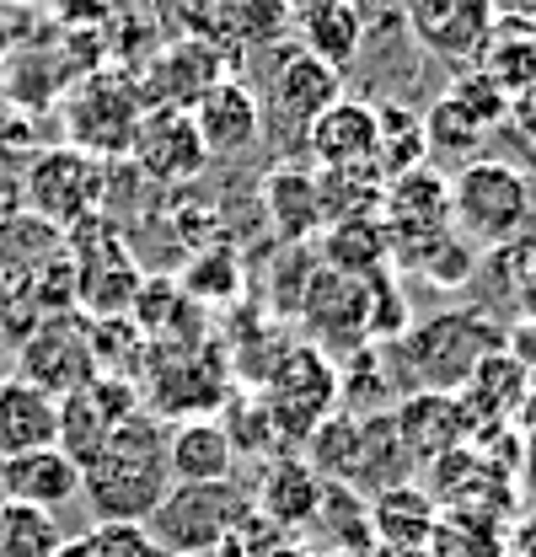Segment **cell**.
I'll list each match as a JSON object with an SVG mask.
<instances>
[{"label": "cell", "instance_id": "obj_36", "mask_svg": "<svg viewBox=\"0 0 536 557\" xmlns=\"http://www.w3.org/2000/svg\"><path fill=\"white\" fill-rule=\"evenodd\" d=\"M504 354H510L526 375H536V317H521L515 327H504Z\"/></svg>", "mask_w": 536, "mask_h": 557}, {"label": "cell", "instance_id": "obj_20", "mask_svg": "<svg viewBox=\"0 0 536 557\" xmlns=\"http://www.w3.org/2000/svg\"><path fill=\"white\" fill-rule=\"evenodd\" d=\"M435 525H440V509H435V498L418 483H398V487L370 493V542L376 547H387V553H424Z\"/></svg>", "mask_w": 536, "mask_h": 557}, {"label": "cell", "instance_id": "obj_35", "mask_svg": "<svg viewBox=\"0 0 536 557\" xmlns=\"http://www.w3.org/2000/svg\"><path fill=\"white\" fill-rule=\"evenodd\" d=\"M418 269L435 278V284H446V289L467 284V274H472V252H467V242H462V236L451 231V236H446V242H440V247H435V252H429V258L418 263Z\"/></svg>", "mask_w": 536, "mask_h": 557}, {"label": "cell", "instance_id": "obj_15", "mask_svg": "<svg viewBox=\"0 0 536 557\" xmlns=\"http://www.w3.org/2000/svg\"><path fill=\"white\" fill-rule=\"evenodd\" d=\"M322 487L328 483L301 456H273L268 472L258 478V487H247V493H253V509L279 536H295V531H312V520L322 509Z\"/></svg>", "mask_w": 536, "mask_h": 557}, {"label": "cell", "instance_id": "obj_38", "mask_svg": "<svg viewBox=\"0 0 536 557\" xmlns=\"http://www.w3.org/2000/svg\"><path fill=\"white\" fill-rule=\"evenodd\" d=\"M360 16H365V33L370 27H402V0H349Z\"/></svg>", "mask_w": 536, "mask_h": 557}, {"label": "cell", "instance_id": "obj_16", "mask_svg": "<svg viewBox=\"0 0 536 557\" xmlns=\"http://www.w3.org/2000/svg\"><path fill=\"white\" fill-rule=\"evenodd\" d=\"M376 102H354V97H338L333 108L306 129V156L322 166V172H338V166H376Z\"/></svg>", "mask_w": 536, "mask_h": 557}, {"label": "cell", "instance_id": "obj_37", "mask_svg": "<svg viewBox=\"0 0 536 557\" xmlns=\"http://www.w3.org/2000/svg\"><path fill=\"white\" fill-rule=\"evenodd\" d=\"M504 553L510 557H536V509L515 515L510 531H504Z\"/></svg>", "mask_w": 536, "mask_h": 557}, {"label": "cell", "instance_id": "obj_1", "mask_svg": "<svg viewBox=\"0 0 536 557\" xmlns=\"http://www.w3.org/2000/svg\"><path fill=\"white\" fill-rule=\"evenodd\" d=\"M167 423L156 413H130L113 440L102 445V456L81 472V498L92 504L97 520L113 525H145L161 498H167Z\"/></svg>", "mask_w": 536, "mask_h": 557}, {"label": "cell", "instance_id": "obj_47", "mask_svg": "<svg viewBox=\"0 0 536 557\" xmlns=\"http://www.w3.org/2000/svg\"><path fill=\"white\" fill-rule=\"evenodd\" d=\"M0 498H5V493H0Z\"/></svg>", "mask_w": 536, "mask_h": 557}, {"label": "cell", "instance_id": "obj_7", "mask_svg": "<svg viewBox=\"0 0 536 557\" xmlns=\"http://www.w3.org/2000/svg\"><path fill=\"white\" fill-rule=\"evenodd\" d=\"M301 327L312 348H322L328 359L333 354H354V348H370V284L360 278L328 274V269H312L306 284H301Z\"/></svg>", "mask_w": 536, "mask_h": 557}, {"label": "cell", "instance_id": "obj_21", "mask_svg": "<svg viewBox=\"0 0 536 557\" xmlns=\"http://www.w3.org/2000/svg\"><path fill=\"white\" fill-rule=\"evenodd\" d=\"M472 70H477L504 102L526 97L536 86V22H526V16H499L494 33L483 38Z\"/></svg>", "mask_w": 536, "mask_h": 557}, {"label": "cell", "instance_id": "obj_29", "mask_svg": "<svg viewBox=\"0 0 536 557\" xmlns=\"http://www.w3.org/2000/svg\"><path fill=\"white\" fill-rule=\"evenodd\" d=\"M312 531L328 536V553H370V498H360L354 487L328 483L322 487V509L312 520Z\"/></svg>", "mask_w": 536, "mask_h": 557}, {"label": "cell", "instance_id": "obj_26", "mask_svg": "<svg viewBox=\"0 0 536 557\" xmlns=\"http://www.w3.org/2000/svg\"><path fill=\"white\" fill-rule=\"evenodd\" d=\"M483 139H488V124L472 113L467 102H456L451 91L440 102H429V113H424V145H429V156L451 161V172L477 161Z\"/></svg>", "mask_w": 536, "mask_h": 557}, {"label": "cell", "instance_id": "obj_25", "mask_svg": "<svg viewBox=\"0 0 536 557\" xmlns=\"http://www.w3.org/2000/svg\"><path fill=\"white\" fill-rule=\"evenodd\" d=\"M317 194H322V225H338V220H381L387 177L376 166H338V172H317Z\"/></svg>", "mask_w": 536, "mask_h": 557}, {"label": "cell", "instance_id": "obj_43", "mask_svg": "<svg viewBox=\"0 0 536 557\" xmlns=\"http://www.w3.org/2000/svg\"><path fill=\"white\" fill-rule=\"evenodd\" d=\"M279 5H284V11H290V22H295V16H306L312 5H322V0H279Z\"/></svg>", "mask_w": 536, "mask_h": 557}, {"label": "cell", "instance_id": "obj_28", "mask_svg": "<svg viewBox=\"0 0 536 557\" xmlns=\"http://www.w3.org/2000/svg\"><path fill=\"white\" fill-rule=\"evenodd\" d=\"M376 124H381V135H376V172H381L387 183L429 161L424 113H413V108H402V102H381V108H376Z\"/></svg>", "mask_w": 536, "mask_h": 557}, {"label": "cell", "instance_id": "obj_19", "mask_svg": "<svg viewBox=\"0 0 536 557\" xmlns=\"http://www.w3.org/2000/svg\"><path fill=\"white\" fill-rule=\"evenodd\" d=\"M167 478L172 483H231L236 450L220 418H178L167 429Z\"/></svg>", "mask_w": 536, "mask_h": 557}, {"label": "cell", "instance_id": "obj_30", "mask_svg": "<svg viewBox=\"0 0 536 557\" xmlns=\"http://www.w3.org/2000/svg\"><path fill=\"white\" fill-rule=\"evenodd\" d=\"M60 547H65L60 515L0 498V557H60Z\"/></svg>", "mask_w": 536, "mask_h": 557}, {"label": "cell", "instance_id": "obj_4", "mask_svg": "<svg viewBox=\"0 0 536 557\" xmlns=\"http://www.w3.org/2000/svg\"><path fill=\"white\" fill-rule=\"evenodd\" d=\"M494 348H504V327L483 311H440L402 333V354L418 375L413 392H462Z\"/></svg>", "mask_w": 536, "mask_h": 557}, {"label": "cell", "instance_id": "obj_31", "mask_svg": "<svg viewBox=\"0 0 536 557\" xmlns=\"http://www.w3.org/2000/svg\"><path fill=\"white\" fill-rule=\"evenodd\" d=\"M178 289L194 300V306H231L242 300V263L231 247H199V258L183 269Z\"/></svg>", "mask_w": 536, "mask_h": 557}, {"label": "cell", "instance_id": "obj_32", "mask_svg": "<svg viewBox=\"0 0 536 557\" xmlns=\"http://www.w3.org/2000/svg\"><path fill=\"white\" fill-rule=\"evenodd\" d=\"M220 429H226V440H231V450L242 456H273V445H284L279 440V423L268 413L264 392H253V397H226V413H220Z\"/></svg>", "mask_w": 536, "mask_h": 557}, {"label": "cell", "instance_id": "obj_14", "mask_svg": "<svg viewBox=\"0 0 536 557\" xmlns=\"http://www.w3.org/2000/svg\"><path fill=\"white\" fill-rule=\"evenodd\" d=\"M188 119H194V129H199L209 156H242L264 135V108H258L253 86L236 81V75H220L199 102L188 108Z\"/></svg>", "mask_w": 536, "mask_h": 557}, {"label": "cell", "instance_id": "obj_27", "mask_svg": "<svg viewBox=\"0 0 536 557\" xmlns=\"http://www.w3.org/2000/svg\"><path fill=\"white\" fill-rule=\"evenodd\" d=\"M215 33L236 49H264V44H284L295 22L279 0H215Z\"/></svg>", "mask_w": 536, "mask_h": 557}, {"label": "cell", "instance_id": "obj_45", "mask_svg": "<svg viewBox=\"0 0 536 557\" xmlns=\"http://www.w3.org/2000/svg\"><path fill=\"white\" fill-rule=\"evenodd\" d=\"M60 557H81V547H75V536H65V547H60Z\"/></svg>", "mask_w": 536, "mask_h": 557}, {"label": "cell", "instance_id": "obj_13", "mask_svg": "<svg viewBox=\"0 0 536 557\" xmlns=\"http://www.w3.org/2000/svg\"><path fill=\"white\" fill-rule=\"evenodd\" d=\"M392 423H398L402 456L413 467H435L440 456L467 445V413H462L456 392H407L392 408Z\"/></svg>", "mask_w": 536, "mask_h": 557}, {"label": "cell", "instance_id": "obj_3", "mask_svg": "<svg viewBox=\"0 0 536 557\" xmlns=\"http://www.w3.org/2000/svg\"><path fill=\"white\" fill-rule=\"evenodd\" d=\"M247 509H253V493L236 478L231 483H172L161 509L145 520V531L167 557H215L231 542Z\"/></svg>", "mask_w": 536, "mask_h": 557}, {"label": "cell", "instance_id": "obj_46", "mask_svg": "<svg viewBox=\"0 0 536 557\" xmlns=\"http://www.w3.org/2000/svg\"><path fill=\"white\" fill-rule=\"evenodd\" d=\"M322 557H360V553H322ZM365 557H370V553H365Z\"/></svg>", "mask_w": 536, "mask_h": 557}, {"label": "cell", "instance_id": "obj_24", "mask_svg": "<svg viewBox=\"0 0 536 557\" xmlns=\"http://www.w3.org/2000/svg\"><path fill=\"white\" fill-rule=\"evenodd\" d=\"M322 269L343 278H381L392 269V252H387V231L381 220H338L322 225Z\"/></svg>", "mask_w": 536, "mask_h": 557}, {"label": "cell", "instance_id": "obj_18", "mask_svg": "<svg viewBox=\"0 0 536 557\" xmlns=\"http://www.w3.org/2000/svg\"><path fill=\"white\" fill-rule=\"evenodd\" d=\"M60 445V403L22 375H0V461Z\"/></svg>", "mask_w": 536, "mask_h": 557}, {"label": "cell", "instance_id": "obj_8", "mask_svg": "<svg viewBox=\"0 0 536 557\" xmlns=\"http://www.w3.org/2000/svg\"><path fill=\"white\" fill-rule=\"evenodd\" d=\"M16 375L33 381L38 392H49L54 403L81 392L97 375V354H92V322H81L75 311H54L49 322H38L27 333V344L16 354Z\"/></svg>", "mask_w": 536, "mask_h": 557}, {"label": "cell", "instance_id": "obj_41", "mask_svg": "<svg viewBox=\"0 0 536 557\" xmlns=\"http://www.w3.org/2000/svg\"><path fill=\"white\" fill-rule=\"evenodd\" d=\"M264 557H322L317 547H306V542H295V536H284V542H273Z\"/></svg>", "mask_w": 536, "mask_h": 557}, {"label": "cell", "instance_id": "obj_33", "mask_svg": "<svg viewBox=\"0 0 536 557\" xmlns=\"http://www.w3.org/2000/svg\"><path fill=\"white\" fill-rule=\"evenodd\" d=\"M429 557H510L504 553V531H488V525H472L456 515H440L435 536H429Z\"/></svg>", "mask_w": 536, "mask_h": 557}, {"label": "cell", "instance_id": "obj_42", "mask_svg": "<svg viewBox=\"0 0 536 557\" xmlns=\"http://www.w3.org/2000/svg\"><path fill=\"white\" fill-rule=\"evenodd\" d=\"M515 429H521V434H536V375H532V392H526L521 413H515Z\"/></svg>", "mask_w": 536, "mask_h": 557}, {"label": "cell", "instance_id": "obj_9", "mask_svg": "<svg viewBox=\"0 0 536 557\" xmlns=\"http://www.w3.org/2000/svg\"><path fill=\"white\" fill-rule=\"evenodd\" d=\"M494 22H499L494 0H402V27L418 38V49H429L435 60H451V65L477 60Z\"/></svg>", "mask_w": 536, "mask_h": 557}, {"label": "cell", "instance_id": "obj_6", "mask_svg": "<svg viewBox=\"0 0 536 557\" xmlns=\"http://www.w3.org/2000/svg\"><path fill=\"white\" fill-rule=\"evenodd\" d=\"M264 403L273 423H279V440L290 445H306L317 423H328L338 413V364L312 344H290L284 359L273 364L264 386Z\"/></svg>", "mask_w": 536, "mask_h": 557}, {"label": "cell", "instance_id": "obj_5", "mask_svg": "<svg viewBox=\"0 0 536 557\" xmlns=\"http://www.w3.org/2000/svg\"><path fill=\"white\" fill-rule=\"evenodd\" d=\"M22 205L33 220L75 231L81 220H97L108 205V161L75 150V145H54L38 150L22 172Z\"/></svg>", "mask_w": 536, "mask_h": 557}, {"label": "cell", "instance_id": "obj_2", "mask_svg": "<svg viewBox=\"0 0 536 557\" xmlns=\"http://www.w3.org/2000/svg\"><path fill=\"white\" fill-rule=\"evenodd\" d=\"M532 177L510 161H488L477 156L467 166L451 172V225L462 242H488V247H504L515 242L526 225H532Z\"/></svg>", "mask_w": 536, "mask_h": 557}, {"label": "cell", "instance_id": "obj_22", "mask_svg": "<svg viewBox=\"0 0 536 557\" xmlns=\"http://www.w3.org/2000/svg\"><path fill=\"white\" fill-rule=\"evenodd\" d=\"M264 209L273 220V231L284 242H306L322 231V194H317V172L312 166H295V161H279L268 166L264 177Z\"/></svg>", "mask_w": 536, "mask_h": 557}, {"label": "cell", "instance_id": "obj_44", "mask_svg": "<svg viewBox=\"0 0 536 557\" xmlns=\"http://www.w3.org/2000/svg\"><path fill=\"white\" fill-rule=\"evenodd\" d=\"M370 557H429V553H387V547H376Z\"/></svg>", "mask_w": 536, "mask_h": 557}, {"label": "cell", "instance_id": "obj_23", "mask_svg": "<svg viewBox=\"0 0 536 557\" xmlns=\"http://www.w3.org/2000/svg\"><path fill=\"white\" fill-rule=\"evenodd\" d=\"M295 33H301V49H306L312 60H322L328 70H338V75L365 54V16H360L349 0L312 5L306 16H295Z\"/></svg>", "mask_w": 536, "mask_h": 557}, {"label": "cell", "instance_id": "obj_39", "mask_svg": "<svg viewBox=\"0 0 536 557\" xmlns=\"http://www.w3.org/2000/svg\"><path fill=\"white\" fill-rule=\"evenodd\" d=\"M510 124H515V129H526V135L536 139V86L526 91V97H515V102H510Z\"/></svg>", "mask_w": 536, "mask_h": 557}, {"label": "cell", "instance_id": "obj_40", "mask_svg": "<svg viewBox=\"0 0 536 557\" xmlns=\"http://www.w3.org/2000/svg\"><path fill=\"white\" fill-rule=\"evenodd\" d=\"M526 445H521V483H526V493L536 498V434H521Z\"/></svg>", "mask_w": 536, "mask_h": 557}, {"label": "cell", "instance_id": "obj_17", "mask_svg": "<svg viewBox=\"0 0 536 557\" xmlns=\"http://www.w3.org/2000/svg\"><path fill=\"white\" fill-rule=\"evenodd\" d=\"M0 493L11 504H33V509L60 515L70 498H81V467L70 461L60 445H44V450L0 461Z\"/></svg>", "mask_w": 536, "mask_h": 557}, {"label": "cell", "instance_id": "obj_34", "mask_svg": "<svg viewBox=\"0 0 536 557\" xmlns=\"http://www.w3.org/2000/svg\"><path fill=\"white\" fill-rule=\"evenodd\" d=\"M75 547L81 557H167L145 525H113V520H97L92 531H81Z\"/></svg>", "mask_w": 536, "mask_h": 557}, {"label": "cell", "instance_id": "obj_11", "mask_svg": "<svg viewBox=\"0 0 536 557\" xmlns=\"http://www.w3.org/2000/svg\"><path fill=\"white\" fill-rule=\"evenodd\" d=\"M130 156L150 183H194L209 166V150L183 108H145Z\"/></svg>", "mask_w": 536, "mask_h": 557}, {"label": "cell", "instance_id": "obj_12", "mask_svg": "<svg viewBox=\"0 0 536 557\" xmlns=\"http://www.w3.org/2000/svg\"><path fill=\"white\" fill-rule=\"evenodd\" d=\"M139 102L124 81H108V75H92L75 97H70V135H75V150L108 161L119 150L134 145V129H139Z\"/></svg>", "mask_w": 536, "mask_h": 557}, {"label": "cell", "instance_id": "obj_10", "mask_svg": "<svg viewBox=\"0 0 536 557\" xmlns=\"http://www.w3.org/2000/svg\"><path fill=\"white\" fill-rule=\"evenodd\" d=\"M338 97H343V75L328 70L322 60H312L301 44H290L284 54H279V65L268 75V113H273V124L284 129V135H301L333 108Z\"/></svg>", "mask_w": 536, "mask_h": 557}]
</instances>
